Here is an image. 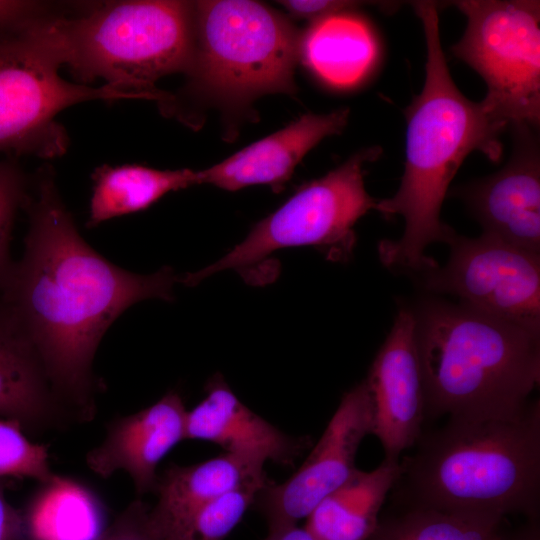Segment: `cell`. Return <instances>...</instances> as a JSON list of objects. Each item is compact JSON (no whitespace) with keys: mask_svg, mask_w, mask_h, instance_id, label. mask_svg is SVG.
I'll use <instances>...</instances> for the list:
<instances>
[{"mask_svg":"<svg viewBox=\"0 0 540 540\" xmlns=\"http://www.w3.org/2000/svg\"><path fill=\"white\" fill-rule=\"evenodd\" d=\"M25 249L0 291L36 349L52 388L72 419L95 415L99 389L92 364L110 325L131 305L173 300L177 277L164 267L149 275L124 270L79 234L51 173L26 198Z\"/></svg>","mask_w":540,"mask_h":540,"instance_id":"1","label":"cell"},{"mask_svg":"<svg viewBox=\"0 0 540 540\" xmlns=\"http://www.w3.org/2000/svg\"><path fill=\"white\" fill-rule=\"evenodd\" d=\"M414 9L425 35V82L404 112L406 158L400 186L392 197L378 200L375 210L405 221L399 240L380 242L382 263L420 274L438 266L426 248L447 243L455 231L441 221L440 212L459 167L473 151L498 161L500 135L507 127L454 83L441 45L436 4L416 2Z\"/></svg>","mask_w":540,"mask_h":540,"instance_id":"2","label":"cell"},{"mask_svg":"<svg viewBox=\"0 0 540 540\" xmlns=\"http://www.w3.org/2000/svg\"><path fill=\"white\" fill-rule=\"evenodd\" d=\"M413 447L399 460L390 506L539 519V399L510 418H448Z\"/></svg>","mask_w":540,"mask_h":540,"instance_id":"3","label":"cell"},{"mask_svg":"<svg viewBox=\"0 0 540 540\" xmlns=\"http://www.w3.org/2000/svg\"><path fill=\"white\" fill-rule=\"evenodd\" d=\"M424 417L510 418L540 381V330L425 298L412 309Z\"/></svg>","mask_w":540,"mask_h":540,"instance_id":"4","label":"cell"},{"mask_svg":"<svg viewBox=\"0 0 540 540\" xmlns=\"http://www.w3.org/2000/svg\"><path fill=\"white\" fill-rule=\"evenodd\" d=\"M23 28L84 85L101 78L135 99L166 105L172 97L155 82L189 71L194 57V5L185 1L105 2L78 17L48 14Z\"/></svg>","mask_w":540,"mask_h":540,"instance_id":"5","label":"cell"},{"mask_svg":"<svg viewBox=\"0 0 540 540\" xmlns=\"http://www.w3.org/2000/svg\"><path fill=\"white\" fill-rule=\"evenodd\" d=\"M194 32L189 72L207 93L240 102L294 92L301 37L282 15L254 1H199Z\"/></svg>","mask_w":540,"mask_h":540,"instance_id":"6","label":"cell"},{"mask_svg":"<svg viewBox=\"0 0 540 540\" xmlns=\"http://www.w3.org/2000/svg\"><path fill=\"white\" fill-rule=\"evenodd\" d=\"M380 147L363 149L325 176L299 189L279 209L258 222L247 237L215 263L187 274L195 285L217 272L245 269L276 250L315 246L331 259L349 256L355 244L354 225L377 199L365 189V165L381 155Z\"/></svg>","mask_w":540,"mask_h":540,"instance_id":"7","label":"cell"},{"mask_svg":"<svg viewBox=\"0 0 540 540\" xmlns=\"http://www.w3.org/2000/svg\"><path fill=\"white\" fill-rule=\"evenodd\" d=\"M466 16L462 38L452 54L485 81L481 101L507 128L540 123L539 1L462 0L454 2Z\"/></svg>","mask_w":540,"mask_h":540,"instance_id":"8","label":"cell"},{"mask_svg":"<svg viewBox=\"0 0 540 540\" xmlns=\"http://www.w3.org/2000/svg\"><path fill=\"white\" fill-rule=\"evenodd\" d=\"M59 67L28 36L23 24L0 32V151L61 156L69 142L56 121L63 109L96 99H135L107 84L71 83L59 75Z\"/></svg>","mask_w":540,"mask_h":540,"instance_id":"9","label":"cell"},{"mask_svg":"<svg viewBox=\"0 0 540 540\" xmlns=\"http://www.w3.org/2000/svg\"><path fill=\"white\" fill-rule=\"evenodd\" d=\"M446 244V265L419 274L425 290L540 330V254L485 234L469 238L454 231Z\"/></svg>","mask_w":540,"mask_h":540,"instance_id":"10","label":"cell"},{"mask_svg":"<svg viewBox=\"0 0 540 540\" xmlns=\"http://www.w3.org/2000/svg\"><path fill=\"white\" fill-rule=\"evenodd\" d=\"M373 410L365 380L345 392L319 441L294 474L279 484L268 483L253 507L268 529L306 519L328 495L357 470L355 458L362 440L372 434Z\"/></svg>","mask_w":540,"mask_h":540,"instance_id":"11","label":"cell"},{"mask_svg":"<svg viewBox=\"0 0 540 540\" xmlns=\"http://www.w3.org/2000/svg\"><path fill=\"white\" fill-rule=\"evenodd\" d=\"M512 153L497 172L452 190L485 235L540 254V149L537 130L509 126Z\"/></svg>","mask_w":540,"mask_h":540,"instance_id":"12","label":"cell"},{"mask_svg":"<svg viewBox=\"0 0 540 540\" xmlns=\"http://www.w3.org/2000/svg\"><path fill=\"white\" fill-rule=\"evenodd\" d=\"M372 402V434L384 458L400 460L423 431L424 397L410 308H400L364 379Z\"/></svg>","mask_w":540,"mask_h":540,"instance_id":"13","label":"cell"},{"mask_svg":"<svg viewBox=\"0 0 540 540\" xmlns=\"http://www.w3.org/2000/svg\"><path fill=\"white\" fill-rule=\"evenodd\" d=\"M186 416L181 396L169 391L154 404L110 421L104 440L86 454V465L102 478L126 472L138 496L155 493L159 463L186 439Z\"/></svg>","mask_w":540,"mask_h":540,"instance_id":"14","label":"cell"},{"mask_svg":"<svg viewBox=\"0 0 540 540\" xmlns=\"http://www.w3.org/2000/svg\"><path fill=\"white\" fill-rule=\"evenodd\" d=\"M186 439L212 442L225 453L283 466L292 465L311 445L309 438L285 434L249 409L220 375L208 382L205 397L187 411Z\"/></svg>","mask_w":540,"mask_h":540,"instance_id":"15","label":"cell"},{"mask_svg":"<svg viewBox=\"0 0 540 540\" xmlns=\"http://www.w3.org/2000/svg\"><path fill=\"white\" fill-rule=\"evenodd\" d=\"M349 109L306 114L285 128L241 149L222 162L197 171L198 184L234 191L268 184L278 187L291 177L304 155L323 138L346 126Z\"/></svg>","mask_w":540,"mask_h":540,"instance_id":"16","label":"cell"},{"mask_svg":"<svg viewBox=\"0 0 540 540\" xmlns=\"http://www.w3.org/2000/svg\"><path fill=\"white\" fill-rule=\"evenodd\" d=\"M0 416L28 431L73 420L58 398L41 359L0 292Z\"/></svg>","mask_w":540,"mask_h":540,"instance_id":"17","label":"cell"},{"mask_svg":"<svg viewBox=\"0 0 540 540\" xmlns=\"http://www.w3.org/2000/svg\"><path fill=\"white\" fill-rule=\"evenodd\" d=\"M264 464L223 453L201 463L166 469L158 478L151 514L168 540L202 506L232 490L268 483Z\"/></svg>","mask_w":540,"mask_h":540,"instance_id":"18","label":"cell"},{"mask_svg":"<svg viewBox=\"0 0 540 540\" xmlns=\"http://www.w3.org/2000/svg\"><path fill=\"white\" fill-rule=\"evenodd\" d=\"M300 55L326 84L350 88L374 68L379 43L365 19L344 11L314 21L301 37Z\"/></svg>","mask_w":540,"mask_h":540,"instance_id":"19","label":"cell"},{"mask_svg":"<svg viewBox=\"0 0 540 540\" xmlns=\"http://www.w3.org/2000/svg\"><path fill=\"white\" fill-rule=\"evenodd\" d=\"M399 471V460L386 458L371 471L357 469L314 508L304 527L317 540H366Z\"/></svg>","mask_w":540,"mask_h":540,"instance_id":"20","label":"cell"},{"mask_svg":"<svg viewBox=\"0 0 540 540\" xmlns=\"http://www.w3.org/2000/svg\"><path fill=\"white\" fill-rule=\"evenodd\" d=\"M30 498L22 515V540H99L108 528L96 494L68 477H54Z\"/></svg>","mask_w":540,"mask_h":540,"instance_id":"21","label":"cell"},{"mask_svg":"<svg viewBox=\"0 0 540 540\" xmlns=\"http://www.w3.org/2000/svg\"><path fill=\"white\" fill-rule=\"evenodd\" d=\"M92 178L89 228L144 210L171 191L198 184L194 170H158L137 164L103 165L96 168Z\"/></svg>","mask_w":540,"mask_h":540,"instance_id":"22","label":"cell"},{"mask_svg":"<svg viewBox=\"0 0 540 540\" xmlns=\"http://www.w3.org/2000/svg\"><path fill=\"white\" fill-rule=\"evenodd\" d=\"M366 540H501L499 519L428 508L389 507Z\"/></svg>","mask_w":540,"mask_h":540,"instance_id":"23","label":"cell"},{"mask_svg":"<svg viewBox=\"0 0 540 540\" xmlns=\"http://www.w3.org/2000/svg\"><path fill=\"white\" fill-rule=\"evenodd\" d=\"M268 483L247 485L208 502L187 520L173 540H224Z\"/></svg>","mask_w":540,"mask_h":540,"instance_id":"24","label":"cell"},{"mask_svg":"<svg viewBox=\"0 0 540 540\" xmlns=\"http://www.w3.org/2000/svg\"><path fill=\"white\" fill-rule=\"evenodd\" d=\"M54 475L47 446L28 440L17 422L0 420V478H30L44 483Z\"/></svg>","mask_w":540,"mask_h":540,"instance_id":"25","label":"cell"},{"mask_svg":"<svg viewBox=\"0 0 540 540\" xmlns=\"http://www.w3.org/2000/svg\"><path fill=\"white\" fill-rule=\"evenodd\" d=\"M27 182L19 167L11 161H0V291L14 262L10 258V241L15 213L27 198Z\"/></svg>","mask_w":540,"mask_h":540,"instance_id":"26","label":"cell"},{"mask_svg":"<svg viewBox=\"0 0 540 540\" xmlns=\"http://www.w3.org/2000/svg\"><path fill=\"white\" fill-rule=\"evenodd\" d=\"M99 540L168 539L154 521L151 508L137 499L108 526Z\"/></svg>","mask_w":540,"mask_h":540,"instance_id":"27","label":"cell"},{"mask_svg":"<svg viewBox=\"0 0 540 540\" xmlns=\"http://www.w3.org/2000/svg\"><path fill=\"white\" fill-rule=\"evenodd\" d=\"M48 5L38 1L0 0V32L50 14Z\"/></svg>","mask_w":540,"mask_h":540,"instance_id":"28","label":"cell"},{"mask_svg":"<svg viewBox=\"0 0 540 540\" xmlns=\"http://www.w3.org/2000/svg\"><path fill=\"white\" fill-rule=\"evenodd\" d=\"M292 15L310 20H319L323 17L350 11L359 5L351 1H280Z\"/></svg>","mask_w":540,"mask_h":540,"instance_id":"29","label":"cell"},{"mask_svg":"<svg viewBox=\"0 0 540 540\" xmlns=\"http://www.w3.org/2000/svg\"><path fill=\"white\" fill-rule=\"evenodd\" d=\"M22 515L6 500L0 482V540H22Z\"/></svg>","mask_w":540,"mask_h":540,"instance_id":"30","label":"cell"},{"mask_svg":"<svg viewBox=\"0 0 540 540\" xmlns=\"http://www.w3.org/2000/svg\"><path fill=\"white\" fill-rule=\"evenodd\" d=\"M264 540H317L305 527L297 524L269 529Z\"/></svg>","mask_w":540,"mask_h":540,"instance_id":"31","label":"cell"},{"mask_svg":"<svg viewBox=\"0 0 540 540\" xmlns=\"http://www.w3.org/2000/svg\"><path fill=\"white\" fill-rule=\"evenodd\" d=\"M501 540H540V520H526L513 531H503Z\"/></svg>","mask_w":540,"mask_h":540,"instance_id":"32","label":"cell"}]
</instances>
